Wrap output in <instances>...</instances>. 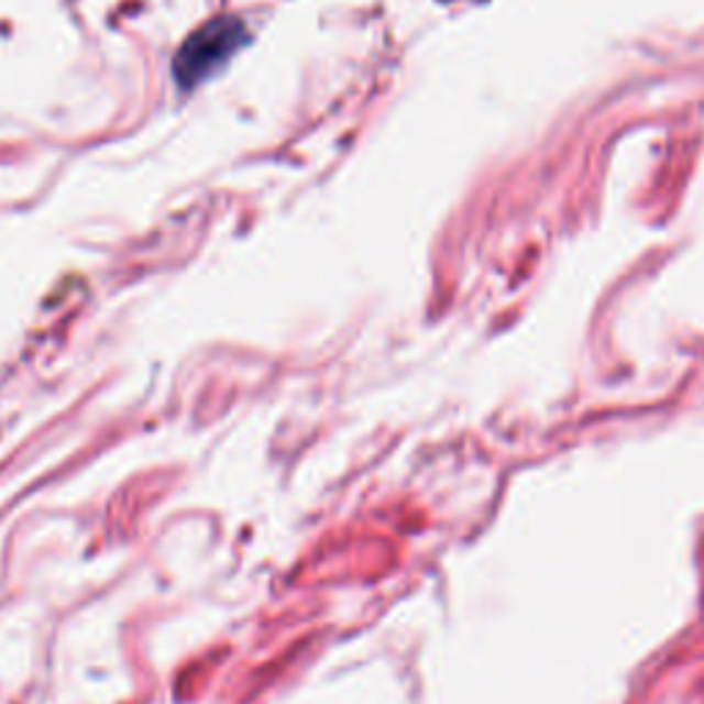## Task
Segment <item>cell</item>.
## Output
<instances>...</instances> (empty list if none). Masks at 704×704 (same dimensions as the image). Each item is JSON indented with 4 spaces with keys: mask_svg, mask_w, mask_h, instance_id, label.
Here are the masks:
<instances>
[{
    "mask_svg": "<svg viewBox=\"0 0 704 704\" xmlns=\"http://www.w3.org/2000/svg\"><path fill=\"white\" fill-rule=\"evenodd\" d=\"M248 44V28L229 14L212 16L190 33L176 50L174 77L182 88H196L229 64L231 55Z\"/></svg>",
    "mask_w": 704,
    "mask_h": 704,
    "instance_id": "1",
    "label": "cell"
}]
</instances>
